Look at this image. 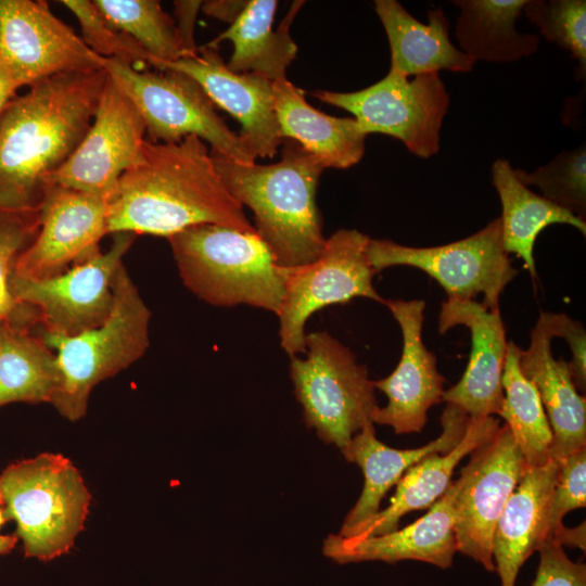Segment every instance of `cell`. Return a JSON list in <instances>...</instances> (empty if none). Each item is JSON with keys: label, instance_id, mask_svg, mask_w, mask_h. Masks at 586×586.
<instances>
[{"label": "cell", "instance_id": "cell-1", "mask_svg": "<svg viewBox=\"0 0 586 586\" xmlns=\"http://www.w3.org/2000/svg\"><path fill=\"white\" fill-rule=\"evenodd\" d=\"M107 79L103 68L58 74L0 114V211L38 212L52 175L86 136Z\"/></svg>", "mask_w": 586, "mask_h": 586}, {"label": "cell", "instance_id": "cell-2", "mask_svg": "<svg viewBox=\"0 0 586 586\" xmlns=\"http://www.w3.org/2000/svg\"><path fill=\"white\" fill-rule=\"evenodd\" d=\"M201 224L256 232L222 182L202 139L145 140L137 163L123 174L109 203L107 233L168 239Z\"/></svg>", "mask_w": 586, "mask_h": 586}, {"label": "cell", "instance_id": "cell-3", "mask_svg": "<svg viewBox=\"0 0 586 586\" xmlns=\"http://www.w3.org/2000/svg\"><path fill=\"white\" fill-rule=\"evenodd\" d=\"M275 164L241 163L211 153L230 194L254 213L255 231L277 264L294 269L316 259L326 238L316 204L324 166L297 142L282 140Z\"/></svg>", "mask_w": 586, "mask_h": 586}, {"label": "cell", "instance_id": "cell-4", "mask_svg": "<svg viewBox=\"0 0 586 586\" xmlns=\"http://www.w3.org/2000/svg\"><path fill=\"white\" fill-rule=\"evenodd\" d=\"M183 284L220 307L240 304L277 314L290 269L280 267L256 232L217 224L188 227L168 238Z\"/></svg>", "mask_w": 586, "mask_h": 586}, {"label": "cell", "instance_id": "cell-5", "mask_svg": "<svg viewBox=\"0 0 586 586\" xmlns=\"http://www.w3.org/2000/svg\"><path fill=\"white\" fill-rule=\"evenodd\" d=\"M113 292L111 313L101 326L72 336L40 333L56 355L61 375L51 405L73 422L85 417L94 386L127 369L150 345L151 311L124 264Z\"/></svg>", "mask_w": 586, "mask_h": 586}, {"label": "cell", "instance_id": "cell-6", "mask_svg": "<svg viewBox=\"0 0 586 586\" xmlns=\"http://www.w3.org/2000/svg\"><path fill=\"white\" fill-rule=\"evenodd\" d=\"M0 498L25 556L49 561L69 551L84 530L91 495L73 462L43 453L8 466Z\"/></svg>", "mask_w": 586, "mask_h": 586}, {"label": "cell", "instance_id": "cell-7", "mask_svg": "<svg viewBox=\"0 0 586 586\" xmlns=\"http://www.w3.org/2000/svg\"><path fill=\"white\" fill-rule=\"evenodd\" d=\"M100 65L141 114L149 141L169 143L196 136L211 145V153L241 163L255 162L245 140L228 127L203 88L188 75L170 69L141 71L102 56Z\"/></svg>", "mask_w": 586, "mask_h": 586}, {"label": "cell", "instance_id": "cell-8", "mask_svg": "<svg viewBox=\"0 0 586 586\" xmlns=\"http://www.w3.org/2000/svg\"><path fill=\"white\" fill-rule=\"evenodd\" d=\"M305 358L291 357L290 373L308 428L343 451L372 422L377 405L366 366L324 331L306 334ZM374 424V423H373Z\"/></svg>", "mask_w": 586, "mask_h": 586}, {"label": "cell", "instance_id": "cell-9", "mask_svg": "<svg viewBox=\"0 0 586 586\" xmlns=\"http://www.w3.org/2000/svg\"><path fill=\"white\" fill-rule=\"evenodd\" d=\"M369 240L356 229H340L326 240L316 259L290 269L276 314L280 344L290 357L305 353V324L316 311L355 297L386 303L373 286L375 271L366 252Z\"/></svg>", "mask_w": 586, "mask_h": 586}, {"label": "cell", "instance_id": "cell-10", "mask_svg": "<svg viewBox=\"0 0 586 586\" xmlns=\"http://www.w3.org/2000/svg\"><path fill=\"white\" fill-rule=\"evenodd\" d=\"M367 256L377 272L393 266L421 269L445 290L447 300L469 301L497 310L499 296L518 275L502 243L500 218L464 239L431 247H412L391 240L370 239Z\"/></svg>", "mask_w": 586, "mask_h": 586}, {"label": "cell", "instance_id": "cell-11", "mask_svg": "<svg viewBox=\"0 0 586 586\" xmlns=\"http://www.w3.org/2000/svg\"><path fill=\"white\" fill-rule=\"evenodd\" d=\"M314 97L354 115L362 131L400 140L428 158L440 150V133L449 95L438 73L409 79L388 71L375 84L353 92L317 90Z\"/></svg>", "mask_w": 586, "mask_h": 586}, {"label": "cell", "instance_id": "cell-12", "mask_svg": "<svg viewBox=\"0 0 586 586\" xmlns=\"http://www.w3.org/2000/svg\"><path fill=\"white\" fill-rule=\"evenodd\" d=\"M136 234L113 233L106 252H99L67 271L42 280L10 277L13 297L30 307L43 333L72 336L101 326L111 313L113 281Z\"/></svg>", "mask_w": 586, "mask_h": 586}, {"label": "cell", "instance_id": "cell-13", "mask_svg": "<svg viewBox=\"0 0 586 586\" xmlns=\"http://www.w3.org/2000/svg\"><path fill=\"white\" fill-rule=\"evenodd\" d=\"M470 455L457 479V550L495 572L492 551L495 526L528 467L506 423Z\"/></svg>", "mask_w": 586, "mask_h": 586}, {"label": "cell", "instance_id": "cell-14", "mask_svg": "<svg viewBox=\"0 0 586 586\" xmlns=\"http://www.w3.org/2000/svg\"><path fill=\"white\" fill-rule=\"evenodd\" d=\"M145 131L137 107L107 75L86 136L49 186L71 188L110 203L123 174L137 163Z\"/></svg>", "mask_w": 586, "mask_h": 586}, {"label": "cell", "instance_id": "cell-15", "mask_svg": "<svg viewBox=\"0 0 586 586\" xmlns=\"http://www.w3.org/2000/svg\"><path fill=\"white\" fill-rule=\"evenodd\" d=\"M0 58L18 89L58 74L102 68L43 0H0Z\"/></svg>", "mask_w": 586, "mask_h": 586}, {"label": "cell", "instance_id": "cell-16", "mask_svg": "<svg viewBox=\"0 0 586 586\" xmlns=\"http://www.w3.org/2000/svg\"><path fill=\"white\" fill-rule=\"evenodd\" d=\"M109 202L71 188L49 186L39 208L40 227L17 257L13 273L42 280L59 276L101 252Z\"/></svg>", "mask_w": 586, "mask_h": 586}, {"label": "cell", "instance_id": "cell-17", "mask_svg": "<svg viewBox=\"0 0 586 586\" xmlns=\"http://www.w3.org/2000/svg\"><path fill=\"white\" fill-rule=\"evenodd\" d=\"M403 335V353L395 370L373 381L374 388L387 397L378 407L372 422L393 428L396 434L419 433L428 421L429 409L442 402L445 378L438 372L436 357L422 341L425 303L422 300L386 301Z\"/></svg>", "mask_w": 586, "mask_h": 586}, {"label": "cell", "instance_id": "cell-18", "mask_svg": "<svg viewBox=\"0 0 586 586\" xmlns=\"http://www.w3.org/2000/svg\"><path fill=\"white\" fill-rule=\"evenodd\" d=\"M156 69L180 72L194 79L215 106L241 124L240 136L254 156L273 157L282 143L275 112L272 81L256 73H234L216 49L199 48L195 56L173 62L155 61Z\"/></svg>", "mask_w": 586, "mask_h": 586}, {"label": "cell", "instance_id": "cell-19", "mask_svg": "<svg viewBox=\"0 0 586 586\" xmlns=\"http://www.w3.org/2000/svg\"><path fill=\"white\" fill-rule=\"evenodd\" d=\"M457 326L471 332V353L461 379L442 394V400L460 407L472 419L499 415L504 402L501 377L507 355L506 331L497 310L474 300L442 303L438 331Z\"/></svg>", "mask_w": 586, "mask_h": 586}, {"label": "cell", "instance_id": "cell-20", "mask_svg": "<svg viewBox=\"0 0 586 586\" xmlns=\"http://www.w3.org/2000/svg\"><path fill=\"white\" fill-rule=\"evenodd\" d=\"M458 487V480L451 482L423 517L404 528L367 538L331 534L323 542V555L339 564L416 560L450 568L458 551L455 533Z\"/></svg>", "mask_w": 586, "mask_h": 586}, {"label": "cell", "instance_id": "cell-21", "mask_svg": "<svg viewBox=\"0 0 586 586\" xmlns=\"http://www.w3.org/2000/svg\"><path fill=\"white\" fill-rule=\"evenodd\" d=\"M469 421V416L460 407L447 404L441 417L440 436L412 449L386 446L377 438L373 423L365 425L342 451L347 461L360 467L365 483L337 535L348 537L357 526L374 517L388 489L422 458L431 454H446L455 448L463 437Z\"/></svg>", "mask_w": 586, "mask_h": 586}, {"label": "cell", "instance_id": "cell-22", "mask_svg": "<svg viewBox=\"0 0 586 586\" xmlns=\"http://www.w3.org/2000/svg\"><path fill=\"white\" fill-rule=\"evenodd\" d=\"M550 313L542 311L531 331L530 346L520 348L519 367L536 387L552 432L549 457L561 461L586 447V399L578 394L569 364L556 359Z\"/></svg>", "mask_w": 586, "mask_h": 586}, {"label": "cell", "instance_id": "cell-23", "mask_svg": "<svg viewBox=\"0 0 586 586\" xmlns=\"http://www.w3.org/2000/svg\"><path fill=\"white\" fill-rule=\"evenodd\" d=\"M560 462L527 468L507 500L493 535V560L501 586H515L524 562L548 534L550 501Z\"/></svg>", "mask_w": 586, "mask_h": 586}, {"label": "cell", "instance_id": "cell-24", "mask_svg": "<svg viewBox=\"0 0 586 586\" xmlns=\"http://www.w3.org/2000/svg\"><path fill=\"white\" fill-rule=\"evenodd\" d=\"M494 416L470 418L467 431L455 448L446 454H431L409 468L396 484L387 508L357 526L346 537L367 538L398 528L403 515L415 510L430 509L448 489L458 463L487 442L499 429Z\"/></svg>", "mask_w": 586, "mask_h": 586}, {"label": "cell", "instance_id": "cell-25", "mask_svg": "<svg viewBox=\"0 0 586 586\" xmlns=\"http://www.w3.org/2000/svg\"><path fill=\"white\" fill-rule=\"evenodd\" d=\"M374 8L390 43L391 72L409 77L472 69L475 61L451 43L449 21L441 8L429 10V24L416 20L396 0H375Z\"/></svg>", "mask_w": 586, "mask_h": 586}, {"label": "cell", "instance_id": "cell-26", "mask_svg": "<svg viewBox=\"0 0 586 586\" xmlns=\"http://www.w3.org/2000/svg\"><path fill=\"white\" fill-rule=\"evenodd\" d=\"M275 112L282 139L315 155L324 168L345 169L365 154L367 135L354 117H335L313 107L286 78L272 81Z\"/></svg>", "mask_w": 586, "mask_h": 586}, {"label": "cell", "instance_id": "cell-27", "mask_svg": "<svg viewBox=\"0 0 586 586\" xmlns=\"http://www.w3.org/2000/svg\"><path fill=\"white\" fill-rule=\"evenodd\" d=\"M303 4L304 1H294L273 30L278 1L249 0L239 17L205 47L216 49L220 42L229 40L233 46L227 63L230 71L260 74L271 81L286 78V68L297 52L289 29Z\"/></svg>", "mask_w": 586, "mask_h": 586}, {"label": "cell", "instance_id": "cell-28", "mask_svg": "<svg viewBox=\"0 0 586 586\" xmlns=\"http://www.w3.org/2000/svg\"><path fill=\"white\" fill-rule=\"evenodd\" d=\"M35 323L7 320L0 323V407L10 403H52L61 375L54 351Z\"/></svg>", "mask_w": 586, "mask_h": 586}, {"label": "cell", "instance_id": "cell-29", "mask_svg": "<svg viewBox=\"0 0 586 586\" xmlns=\"http://www.w3.org/2000/svg\"><path fill=\"white\" fill-rule=\"evenodd\" d=\"M493 183L498 192L502 214V243L508 254H515L533 278L536 277L534 244L549 225H570L586 234V222L571 212L531 191L514 173L508 160L492 166Z\"/></svg>", "mask_w": 586, "mask_h": 586}, {"label": "cell", "instance_id": "cell-30", "mask_svg": "<svg viewBox=\"0 0 586 586\" xmlns=\"http://www.w3.org/2000/svg\"><path fill=\"white\" fill-rule=\"evenodd\" d=\"M527 0H456V37L472 60L513 62L536 52V35H521L515 21Z\"/></svg>", "mask_w": 586, "mask_h": 586}, {"label": "cell", "instance_id": "cell-31", "mask_svg": "<svg viewBox=\"0 0 586 586\" xmlns=\"http://www.w3.org/2000/svg\"><path fill=\"white\" fill-rule=\"evenodd\" d=\"M520 347L508 342L501 377L504 402L500 416L509 426L528 468L546 464L552 432L534 384L519 367Z\"/></svg>", "mask_w": 586, "mask_h": 586}, {"label": "cell", "instance_id": "cell-32", "mask_svg": "<svg viewBox=\"0 0 586 586\" xmlns=\"http://www.w3.org/2000/svg\"><path fill=\"white\" fill-rule=\"evenodd\" d=\"M93 4L114 28L133 39L155 62L182 58L175 20L156 0H93Z\"/></svg>", "mask_w": 586, "mask_h": 586}, {"label": "cell", "instance_id": "cell-33", "mask_svg": "<svg viewBox=\"0 0 586 586\" xmlns=\"http://www.w3.org/2000/svg\"><path fill=\"white\" fill-rule=\"evenodd\" d=\"M514 173L523 184L536 186L542 191V196L585 221V143L575 150L561 151L552 161L532 173L523 169H514Z\"/></svg>", "mask_w": 586, "mask_h": 586}, {"label": "cell", "instance_id": "cell-34", "mask_svg": "<svg viewBox=\"0 0 586 586\" xmlns=\"http://www.w3.org/2000/svg\"><path fill=\"white\" fill-rule=\"evenodd\" d=\"M523 12L543 37L569 51L577 63L576 78L586 76V1L527 0Z\"/></svg>", "mask_w": 586, "mask_h": 586}, {"label": "cell", "instance_id": "cell-35", "mask_svg": "<svg viewBox=\"0 0 586 586\" xmlns=\"http://www.w3.org/2000/svg\"><path fill=\"white\" fill-rule=\"evenodd\" d=\"M39 227V211H0V323L25 320L37 324L34 310L13 297L9 283L17 257L35 240Z\"/></svg>", "mask_w": 586, "mask_h": 586}, {"label": "cell", "instance_id": "cell-36", "mask_svg": "<svg viewBox=\"0 0 586 586\" xmlns=\"http://www.w3.org/2000/svg\"><path fill=\"white\" fill-rule=\"evenodd\" d=\"M61 3L75 15L81 39L94 53L135 68L136 65L150 64V55L133 39L109 24L92 1L63 0Z\"/></svg>", "mask_w": 586, "mask_h": 586}, {"label": "cell", "instance_id": "cell-37", "mask_svg": "<svg viewBox=\"0 0 586 586\" xmlns=\"http://www.w3.org/2000/svg\"><path fill=\"white\" fill-rule=\"evenodd\" d=\"M560 462L558 480L552 492L547 539L555 540L564 527L562 520L570 511L586 506V447Z\"/></svg>", "mask_w": 586, "mask_h": 586}, {"label": "cell", "instance_id": "cell-38", "mask_svg": "<svg viewBox=\"0 0 586 586\" xmlns=\"http://www.w3.org/2000/svg\"><path fill=\"white\" fill-rule=\"evenodd\" d=\"M537 551L539 564L531 586H586V565L572 561L560 544L547 539Z\"/></svg>", "mask_w": 586, "mask_h": 586}, {"label": "cell", "instance_id": "cell-39", "mask_svg": "<svg viewBox=\"0 0 586 586\" xmlns=\"http://www.w3.org/2000/svg\"><path fill=\"white\" fill-rule=\"evenodd\" d=\"M550 322L553 336L565 340L572 352V359L568 361L573 383L576 390L585 392L586 388V331L584 326L573 320L566 314L550 313Z\"/></svg>", "mask_w": 586, "mask_h": 586}, {"label": "cell", "instance_id": "cell-40", "mask_svg": "<svg viewBox=\"0 0 586 586\" xmlns=\"http://www.w3.org/2000/svg\"><path fill=\"white\" fill-rule=\"evenodd\" d=\"M203 1H175V16L182 58L195 56L199 48L194 42V24Z\"/></svg>", "mask_w": 586, "mask_h": 586}, {"label": "cell", "instance_id": "cell-41", "mask_svg": "<svg viewBox=\"0 0 586 586\" xmlns=\"http://www.w3.org/2000/svg\"><path fill=\"white\" fill-rule=\"evenodd\" d=\"M249 0H208L202 2V11L216 20L230 25L239 17Z\"/></svg>", "mask_w": 586, "mask_h": 586}, {"label": "cell", "instance_id": "cell-42", "mask_svg": "<svg viewBox=\"0 0 586 586\" xmlns=\"http://www.w3.org/2000/svg\"><path fill=\"white\" fill-rule=\"evenodd\" d=\"M555 542L560 544L562 547H576L585 551L586 546V528L585 522L574 528L563 527L562 531L558 534Z\"/></svg>", "mask_w": 586, "mask_h": 586}, {"label": "cell", "instance_id": "cell-43", "mask_svg": "<svg viewBox=\"0 0 586 586\" xmlns=\"http://www.w3.org/2000/svg\"><path fill=\"white\" fill-rule=\"evenodd\" d=\"M18 89L10 71L0 58V114L3 112L9 102L15 97V91Z\"/></svg>", "mask_w": 586, "mask_h": 586}, {"label": "cell", "instance_id": "cell-44", "mask_svg": "<svg viewBox=\"0 0 586 586\" xmlns=\"http://www.w3.org/2000/svg\"><path fill=\"white\" fill-rule=\"evenodd\" d=\"M8 521L0 498V527ZM18 537L15 535L0 534V555L9 553L16 545Z\"/></svg>", "mask_w": 586, "mask_h": 586}]
</instances>
